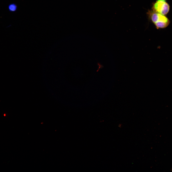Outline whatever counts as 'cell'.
<instances>
[{"label": "cell", "instance_id": "cell-1", "mask_svg": "<svg viewBox=\"0 0 172 172\" xmlns=\"http://www.w3.org/2000/svg\"><path fill=\"white\" fill-rule=\"evenodd\" d=\"M151 18L157 29L165 28L170 23L169 20L165 15L156 12L152 14Z\"/></svg>", "mask_w": 172, "mask_h": 172}, {"label": "cell", "instance_id": "cell-2", "mask_svg": "<svg viewBox=\"0 0 172 172\" xmlns=\"http://www.w3.org/2000/svg\"><path fill=\"white\" fill-rule=\"evenodd\" d=\"M156 12L166 15L168 13L170 9L166 0H157L153 6Z\"/></svg>", "mask_w": 172, "mask_h": 172}, {"label": "cell", "instance_id": "cell-3", "mask_svg": "<svg viewBox=\"0 0 172 172\" xmlns=\"http://www.w3.org/2000/svg\"><path fill=\"white\" fill-rule=\"evenodd\" d=\"M8 8L10 11H14L16 10L17 6L15 4H10L9 5Z\"/></svg>", "mask_w": 172, "mask_h": 172}]
</instances>
